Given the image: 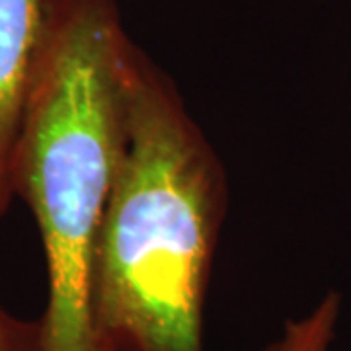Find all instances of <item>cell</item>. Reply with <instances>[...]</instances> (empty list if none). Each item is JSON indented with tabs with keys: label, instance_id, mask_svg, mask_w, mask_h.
I'll use <instances>...</instances> for the list:
<instances>
[{
	"label": "cell",
	"instance_id": "obj_1",
	"mask_svg": "<svg viewBox=\"0 0 351 351\" xmlns=\"http://www.w3.org/2000/svg\"><path fill=\"white\" fill-rule=\"evenodd\" d=\"M225 209L213 147L168 76L133 45L94 267L104 350L205 351V295Z\"/></svg>",
	"mask_w": 351,
	"mask_h": 351
},
{
	"label": "cell",
	"instance_id": "obj_2",
	"mask_svg": "<svg viewBox=\"0 0 351 351\" xmlns=\"http://www.w3.org/2000/svg\"><path fill=\"white\" fill-rule=\"evenodd\" d=\"M133 43L115 0H47L12 160L47 262V351H106L94 320V267L121 133Z\"/></svg>",
	"mask_w": 351,
	"mask_h": 351
},
{
	"label": "cell",
	"instance_id": "obj_3",
	"mask_svg": "<svg viewBox=\"0 0 351 351\" xmlns=\"http://www.w3.org/2000/svg\"><path fill=\"white\" fill-rule=\"evenodd\" d=\"M47 0H0V217L14 199L12 160Z\"/></svg>",
	"mask_w": 351,
	"mask_h": 351
},
{
	"label": "cell",
	"instance_id": "obj_4",
	"mask_svg": "<svg viewBox=\"0 0 351 351\" xmlns=\"http://www.w3.org/2000/svg\"><path fill=\"white\" fill-rule=\"evenodd\" d=\"M341 313V297L332 291L311 313L289 320L283 334L263 351H330Z\"/></svg>",
	"mask_w": 351,
	"mask_h": 351
},
{
	"label": "cell",
	"instance_id": "obj_5",
	"mask_svg": "<svg viewBox=\"0 0 351 351\" xmlns=\"http://www.w3.org/2000/svg\"><path fill=\"white\" fill-rule=\"evenodd\" d=\"M0 351H47L41 318L24 320L0 304Z\"/></svg>",
	"mask_w": 351,
	"mask_h": 351
}]
</instances>
